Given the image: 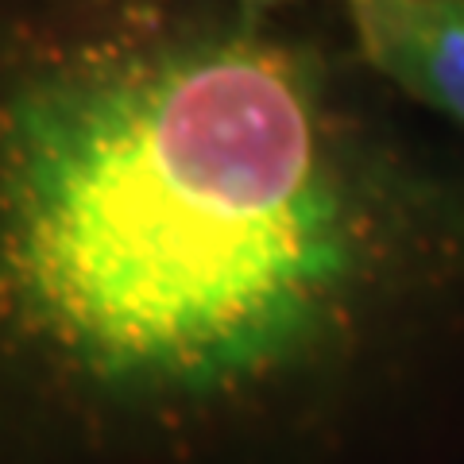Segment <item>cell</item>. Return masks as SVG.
Segmentation results:
<instances>
[{
	"mask_svg": "<svg viewBox=\"0 0 464 464\" xmlns=\"http://www.w3.org/2000/svg\"><path fill=\"white\" fill-rule=\"evenodd\" d=\"M240 5H248V8H271V5H286V0H240Z\"/></svg>",
	"mask_w": 464,
	"mask_h": 464,
	"instance_id": "cell-2",
	"label": "cell"
},
{
	"mask_svg": "<svg viewBox=\"0 0 464 464\" xmlns=\"http://www.w3.org/2000/svg\"><path fill=\"white\" fill-rule=\"evenodd\" d=\"M372 70L464 128V0H344Z\"/></svg>",
	"mask_w": 464,
	"mask_h": 464,
	"instance_id": "cell-1",
	"label": "cell"
}]
</instances>
